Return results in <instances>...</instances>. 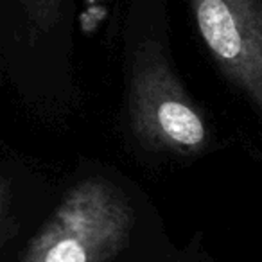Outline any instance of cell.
Returning a JSON list of instances; mask_svg holds the SVG:
<instances>
[{
    "mask_svg": "<svg viewBox=\"0 0 262 262\" xmlns=\"http://www.w3.org/2000/svg\"><path fill=\"white\" fill-rule=\"evenodd\" d=\"M127 115L135 139L147 149L192 157L210 142L203 115L155 41H144L133 56Z\"/></svg>",
    "mask_w": 262,
    "mask_h": 262,
    "instance_id": "7a4b0ae2",
    "label": "cell"
},
{
    "mask_svg": "<svg viewBox=\"0 0 262 262\" xmlns=\"http://www.w3.org/2000/svg\"><path fill=\"white\" fill-rule=\"evenodd\" d=\"M192 9L221 72L262 112V0H192Z\"/></svg>",
    "mask_w": 262,
    "mask_h": 262,
    "instance_id": "3957f363",
    "label": "cell"
},
{
    "mask_svg": "<svg viewBox=\"0 0 262 262\" xmlns=\"http://www.w3.org/2000/svg\"><path fill=\"white\" fill-rule=\"evenodd\" d=\"M11 225V189H9V183L0 176V246L8 237Z\"/></svg>",
    "mask_w": 262,
    "mask_h": 262,
    "instance_id": "277c9868",
    "label": "cell"
},
{
    "mask_svg": "<svg viewBox=\"0 0 262 262\" xmlns=\"http://www.w3.org/2000/svg\"><path fill=\"white\" fill-rule=\"evenodd\" d=\"M135 212L108 180L90 178L67 192L20 262H110L126 248Z\"/></svg>",
    "mask_w": 262,
    "mask_h": 262,
    "instance_id": "6da1fadb",
    "label": "cell"
}]
</instances>
